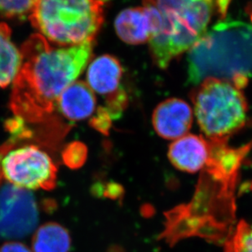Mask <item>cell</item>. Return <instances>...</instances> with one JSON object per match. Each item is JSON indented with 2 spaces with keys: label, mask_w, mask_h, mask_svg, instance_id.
Wrapping results in <instances>:
<instances>
[{
  "label": "cell",
  "mask_w": 252,
  "mask_h": 252,
  "mask_svg": "<svg viewBox=\"0 0 252 252\" xmlns=\"http://www.w3.org/2000/svg\"><path fill=\"white\" fill-rule=\"evenodd\" d=\"M22 65L13 81L10 107L31 123L44 121L60 95L76 81L93 55V42L56 48L35 33L22 45Z\"/></svg>",
  "instance_id": "6da1fadb"
},
{
  "label": "cell",
  "mask_w": 252,
  "mask_h": 252,
  "mask_svg": "<svg viewBox=\"0 0 252 252\" xmlns=\"http://www.w3.org/2000/svg\"><path fill=\"white\" fill-rule=\"evenodd\" d=\"M231 0H143L155 31L150 48L161 69L193 47L214 18L224 19Z\"/></svg>",
  "instance_id": "7a4b0ae2"
},
{
  "label": "cell",
  "mask_w": 252,
  "mask_h": 252,
  "mask_svg": "<svg viewBox=\"0 0 252 252\" xmlns=\"http://www.w3.org/2000/svg\"><path fill=\"white\" fill-rule=\"evenodd\" d=\"M189 51L190 84L223 79L242 89L252 76V22H218Z\"/></svg>",
  "instance_id": "3957f363"
},
{
  "label": "cell",
  "mask_w": 252,
  "mask_h": 252,
  "mask_svg": "<svg viewBox=\"0 0 252 252\" xmlns=\"http://www.w3.org/2000/svg\"><path fill=\"white\" fill-rule=\"evenodd\" d=\"M38 33L60 47L93 42L104 22L102 0H38L29 15Z\"/></svg>",
  "instance_id": "277c9868"
},
{
  "label": "cell",
  "mask_w": 252,
  "mask_h": 252,
  "mask_svg": "<svg viewBox=\"0 0 252 252\" xmlns=\"http://www.w3.org/2000/svg\"><path fill=\"white\" fill-rule=\"evenodd\" d=\"M192 100L198 126L210 141L227 142L247 124L248 103L240 88L231 82L206 79Z\"/></svg>",
  "instance_id": "5b68a950"
},
{
  "label": "cell",
  "mask_w": 252,
  "mask_h": 252,
  "mask_svg": "<svg viewBox=\"0 0 252 252\" xmlns=\"http://www.w3.org/2000/svg\"><path fill=\"white\" fill-rule=\"evenodd\" d=\"M57 168L49 155L35 145H25L6 153L0 172L7 183L26 190L56 188Z\"/></svg>",
  "instance_id": "8992f818"
},
{
  "label": "cell",
  "mask_w": 252,
  "mask_h": 252,
  "mask_svg": "<svg viewBox=\"0 0 252 252\" xmlns=\"http://www.w3.org/2000/svg\"><path fill=\"white\" fill-rule=\"evenodd\" d=\"M38 220V207L30 191L8 183L0 189V238H24L34 229Z\"/></svg>",
  "instance_id": "52a82bcc"
},
{
  "label": "cell",
  "mask_w": 252,
  "mask_h": 252,
  "mask_svg": "<svg viewBox=\"0 0 252 252\" xmlns=\"http://www.w3.org/2000/svg\"><path fill=\"white\" fill-rule=\"evenodd\" d=\"M152 120L158 136L167 140H176L188 133L191 128L193 111L186 101L171 98L158 105Z\"/></svg>",
  "instance_id": "ba28073f"
},
{
  "label": "cell",
  "mask_w": 252,
  "mask_h": 252,
  "mask_svg": "<svg viewBox=\"0 0 252 252\" xmlns=\"http://www.w3.org/2000/svg\"><path fill=\"white\" fill-rule=\"evenodd\" d=\"M212 155L209 140L194 134H186L170 145L168 158L174 167L195 173L207 167Z\"/></svg>",
  "instance_id": "9c48e42d"
},
{
  "label": "cell",
  "mask_w": 252,
  "mask_h": 252,
  "mask_svg": "<svg viewBox=\"0 0 252 252\" xmlns=\"http://www.w3.org/2000/svg\"><path fill=\"white\" fill-rule=\"evenodd\" d=\"M117 34L131 45L150 42L154 33V24L150 12L144 6L122 11L114 22Z\"/></svg>",
  "instance_id": "30bf717a"
},
{
  "label": "cell",
  "mask_w": 252,
  "mask_h": 252,
  "mask_svg": "<svg viewBox=\"0 0 252 252\" xmlns=\"http://www.w3.org/2000/svg\"><path fill=\"white\" fill-rule=\"evenodd\" d=\"M122 76L123 68L119 60L111 55H103L91 62L87 81L92 90L108 99L122 90Z\"/></svg>",
  "instance_id": "8fae6325"
},
{
  "label": "cell",
  "mask_w": 252,
  "mask_h": 252,
  "mask_svg": "<svg viewBox=\"0 0 252 252\" xmlns=\"http://www.w3.org/2000/svg\"><path fill=\"white\" fill-rule=\"evenodd\" d=\"M95 105V95L88 84L75 81L61 94L56 108L65 119L81 121L94 113Z\"/></svg>",
  "instance_id": "7c38bea8"
},
{
  "label": "cell",
  "mask_w": 252,
  "mask_h": 252,
  "mask_svg": "<svg viewBox=\"0 0 252 252\" xmlns=\"http://www.w3.org/2000/svg\"><path fill=\"white\" fill-rule=\"evenodd\" d=\"M71 238L64 226L48 222L35 231L32 238L33 252H69Z\"/></svg>",
  "instance_id": "4fadbf2b"
},
{
  "label": "cell",
  "mask_w": 252,
  "mask_h": 252,
  "mask_svg": "<svg viewBox=\"0 0 252 252\" xmlns=\"http://www.w3.org/2000/svg\"><path fill=\"white\" fill-rule=\"evenodd\" d=\"M22 53L11 39V30L0 24V88L9 85L16 79L22 65Z\"/></svg>",
  "instance_id": "5bb4252c"
},
{
  "label": "cell",
  "mask_w": 252,
  "mask_h": 252,
  "mask_svg": "<svg viewBox=\"0 0 252 252\" xmlns=\"http://www.w3.org/2000/svg\"><path fill=\"white\" fill-rule=\"evenodd\" d=\"M224 252H252V223L241 220L224 242Z\"/></svg>",
  "instance_id": "9a60e30c"
},
{
  "label": "cell",
  "mask_w": 252,
  "mask_h": 252,
  "mask_svg": "<svg viewBox=\"0 0 252 252\" xmlns=\"http://www.w3.org/2000/svg\"><path fill=\"white\" fill-rule=\"evenodd\" d=\"M38 0H0V15L23 17L30 15Z\"/></svg>",
  "instance_id": "2e32d148"
},
{
  "label": "cell",
  "mask_w": 252,
  "mask_h": 252,
  "mask_svg": "<svg viewBox=\"0 0 252 252\" xmlns=\"http://www.w3.org/2000/svg\"><path fill=\"white\" fill-rule=\"evenodd\" d=\"M88 156V150L81 142L70 143L64 148L62 153V158L64 164L71 169L81 167L84 164Z\"/></svg>",
  "instance_id": "e0dca14e"
},
{
  "label": "cell",
  "mask_w": 252,
  "mask_h": 252,
  "mask_svg": "<svg viewBox=\"0 0 252 252\" xmlns=\"http://www.w3.org/2000/svg\"><path fill=\"white\" fill-rule=\"evenodd\" d=\"M111 116L105 107L99 108L95 117L91 120V125L97 131L107 134L111 125Z\"/></svg>",
  "instance_id": "ac0fdd59"
},
{
  "label": "cell",
  "mask_w": 252,
  "mask_h": 252,
  "mask_svg": "<svg viewBox=\"0 0 252 252\" xmlns=\"http://www.w3.org/2000/svg\"><path fill=\"white\" fill-rule=\"evenodd\" d=\"M0 252H33L24 245L18 242H7L0 247Z\"/></svg>",
  "instance_id": "d6986e66"
},
{
  "label": "cell",
  "mask_w": 252,
  "mask_h": 252,
  "mask_svg": "<svg viewBox=\"0 0 252 252\" xmlns=\"http://www.w3.org/2000/svg\"><path fill=\"white\" fill-rule=\"evenodd\" d=\"M248 190L252 191V181L250 183L248 184Z\"/></svg>",
  "instance_id": "ffe728a7"
}]
</instances>
